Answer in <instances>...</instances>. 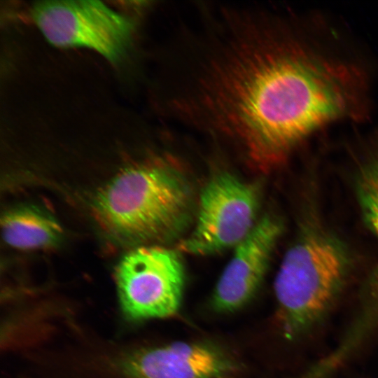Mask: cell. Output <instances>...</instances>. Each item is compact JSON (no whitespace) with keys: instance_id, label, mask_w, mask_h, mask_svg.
<instances>
[{"instance_id":"6da1fadb","label":"cell","mask_w":378,"mask_h":378,"mask_svg":"<svg viewBox=\"0 0 378 378\" xmlns=\"http://www.w3.org/2000/svg\"><path fill=\"white\" fill-rule=\"evenodd\" d=\"M203 56L174 96L180 119L239 143L269 172L353 97L345 61L295 23L263 10L224 9Z\"/></svg>"},{"instance_id":"ba28073f","label":"cell","mask_w":378,"mask_h":378,"mask_svg":"<svg viewBox=\"0 0 378 378\" xmlns=\"http://www.w3.org/2000/svg\"><path fill=\"white\" fill-rule=\"evenodd\" d=\"M234 370L232 360L217 348L190 342L145 350L127 367L133 378H223Z\"/></svg>"},{"instance_id":"277c9868","label":"cell","mask_w":378,"mask_h":378,"mask_svg":"<svg viewBox=\"0 0 378 378\" xmlns=\"http://www.w3.org/2000/svg\"><path fill=\"white\" fill-rule=\"evenodd\" d=\"M31 15L45 38L62 48H84L117 63L128 50L132 21L99 1H42Z\"/></svg>"},{"instance_id":"5b68a950","label":"cell","mask_w":378,"mask_h":378,"mask_svg":"<svg viewBox=\"0 0 378 378\" xmlns=\"http://www.w3.org/2000/svg\"><path fill=\"white\" fill-rule=\"evenodd\" d=\"M257 188L229 172L214 176L200 195L195 227L177 249L206 255L236 246L256 223Z\"/></svg>"},{"instance_id":"3957f363","label":"cell","mask_w":378,"mask_h":378,"mask_svg":"<svg viewBox=\"0 0 378 378\" xmlns=\"http://www.w3.org/2000/svg\"><path fill=\"white\" fill-rule=\"evenodd\" d=\"M349 258L330 232L316 225L302 230L286 251L274 285L286 338H297L323 316L344 284Z\"/></svg>"},{"instance_id":"8992f818","label":"cell","mask_w":378,"mask_h":378,"mask_svg":"<svg viewBox=\"0 0 378 378\" xmlns=\"http://www.w3.org/2000/svg\"><path fill=\"white\" fill-rule=\"evenodd\" d=\"M178 251L145 246L127 253L116 269L119 298L132 318H164L179 309L185 282Z\"/></svg>"},{"instance_id":"52a82bcc","label":"cell","mask_w":378,"mask_h":378,"mask_svg":"<svg viewBox=\"0 0 378 378\" xmlns=\"http://www.w3.org/2000/svg\"><path fill=\"white\" fill-rule=\"evenodd\" d=\"M279 218L267 214L259 219L234 253L216 286L212 304L220 312L245 305L260 286L275 246L281 235Z\"/></svg>"},{"instance_id":"7a4b0ae2","label":"cell","mask_w":378,"mask_h":378,"mask_svg":"<svg viewBox=\"0 0 378 378\" xmlns=\"http://www.w3.org/2000/svg\"><path fill=\"white\" fill-rule=\"evenodd\" d=\"M95 213L119 238L136 242L176 239L190 222L193 192L175 164L157 160L130 167L97 193Z\"/></svg>"},{"instance_id":"30bf717a","label":"cell","mask_w":378,"mask_h":378,"mask_svg":"<svg viewBox=\"0 0 378 378\" xmlns=\"http://www.w3.org/2000/svg\"><path fill=\"white\" fill-rule=\"evenodd\" d=\"M1 227L4 241L21 249L54 246L62 235V226L55 217L30 205L8 210L1 217Z\"/></svg>"},{"instance_id":"9c48e42d","label":"cell","mask_w":378,"mask_h":378,"mask_svg":"<svg viewBox=\"0 0 378 378\" xmlns=\"http://www.w3.org/2000/svg\"><path fill=\"white\" fill-rule=\"evenodd\" d=\"M364 146L355 172L354 190L364 221L378 239V134ZM362 307L378 320V265L364 286Z\"/></svg>"}]
</instances>
